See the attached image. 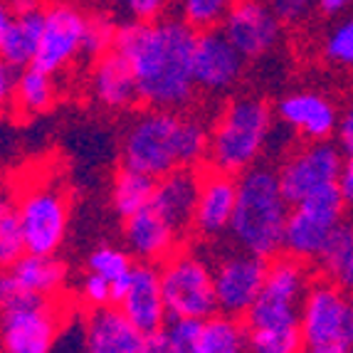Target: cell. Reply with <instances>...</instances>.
I'll return each mask as SVG.
<instances>
[{
	"label": "cell",
	"instance_id": "cell-10",
	"mask_svg": "<svg viewBox=\"0 0 353 353\" xmlns=\"http://www.w3.org/2000/svg\"><path fill=\"white\" fill-rule=\"evenodd\" d=\"M62 314L52 299L25 296L0 312V353H52Z\"/></svg>",
	"mask_w": 353,
	"mask_h": 353
},
{
	"label": "cell",
	"instance_id": "cell-39",
	"mask_svg": "<svg viewBox=\"0 0 353 353\" xmlns=\"http://www.w3.org/2000/svg\"><path fill=\"white\" fill-rule=\"evenodd\" d=\"M15 84H18L15 67L0 57V112H6L10 101H15Z\"/></svg>",
	"mask_w": 353,
	"mask_h": 353
},
{
	"label": "cell",
	"instance_id": "cell-48",
	"mask_svg": "<svg viewBox=\"0 0 353 353\" xmlns=\"http://www.w3.org/2000/svg\"><path fill=\"white\" fill-rule=\"evenodd\" d=\"M348 299H351V309H353V289L348 292Z\"/></svg>",
	"mask_w": 353,
	"mask_h": 353
},
{
	"label": "cell",
	"instance_id": "cell-20",
	"mask_svg": "<svg viewBox=\"0 0 353 353\" xmlns=\"http://www.w3.org/2000/svg\"><path fill=\"white\" fill-rule=\"evenodd\" d=\"M201 178L195 168H176L156 178V190H153L151 208L161 218L168 220L178 232L193 228L195 205H198V193H201Z\"/></svg>",
	"mask_w": 353,
	"mask_h": 353
},
{
	"label": "cell",
	"instance_id": "cell-42",
	"mask_svg": "<svg viewBox=\"0 0 353 353\" xmlns=\"http://www.w3.org/2000/svg\"><path fill=\"white\" fill-rule=\"evenodd\" d=\"M339 188H341L346 208L348 210H353V153L351 156H346V161H343V171H341V178H339Z\"/></svg>",
	"mask_w": 353,
	"mask_h": 353
},
{
	"label": "cell",
	"instance_id": "cell-34",
	"mask_svg": "<svg viewBox=\"0 0 353 353\" xmlns=\"http://www.w3.org/2000/svg\"><path fill=\"white\" fill-rule=\"evenodd\" d=\"M28 252L23 230H20L15 210L0 223V270H10L23 254Z\"/></svg>",
	"mask_w": 353,
	"mask_h": 353
},
{
	"label": "cell",
	"instance_id": "cell-1",
	"mask_svg": "<svg viewBox=\"0 0 353 353\" xmlns=\"http://www.w3.org/2000/svg\"><path fill=\"white\" fill-rule=\"evenodd\" d=\"M195 30L183 20H148L119 28L114 50L134 72L139 99L151 109H183L195 97Z\"/></svg>",
	"mask_w": 353,
	"mask_h": 353
},
{
	"label": "cell",
	"instance_id": "cell-13",
	"mask_svg": "<svg viewBox=\"0 0 353 353\" xmlns=\"http://www.w3.org/2000/svg\"><path fill=\"white\" fill-rule=\"evenodd\" d=\"M89 18L72 3H54L45 10L40 48L32 67L57 74L84 52V32Z\"/></svg>",
	"mask_w": 353,
	"mask_h": 353
},
{
	"label": "cell",
	"instance_id": "cell-5",
	"mask_svg": "<svg viewBox=\"0 0 353 353\" xmlns=\"http://www.w3.org/2000/svg\"><path fill=\"white\" fill-rule=\"evenodd\" d=\"M272 129V109L252 94L232 97L210 131L208 161L215 171L240 176L262 159Z\"/></svg>",
	"mask_w": 353,
	"mask_h": 353
},
{
	"label": "cell",
	"instance_id": "cell-8",
	"mask_svg": "<svg viewBox=\"0 0 353 353\" xmlns=\"http://www.w3.org/2000/svg\"><path fill=\"white\" fill-rule=\"evenodd\" d=\"M346 201L341 188L329 185L319 193L306 195L304 201L289 208L284 228V250L301 262H314L321 254L326 240L346 218Z\"/></svg>",
	"mask_w": 353,
	"mask_h": 353
},
{
	"label": "cell",
	"instance_id": "cell-21",
	"mask_svg": "<svg viewBox=\"0 0 353 353\" xmlns=\"http://www.w3.org/2000/svg\"><path fill=\"white\" fill-rule=\"evenodd\" d=\"M87 353H141L143 334L117 306L92 309L84 319Z\"/></svg>",
	"mask_w": 353,
	"mask_h": 353
},
{
	"label": "cell",
	"instance_id": "cell-15",
	"mask_svg": "<svg viewBox=\"0 0 353 353\" xmlns=\"http://www.w3.org/2000/svg\"><path fill=\"white\" fill-rule=\"evenodd\" d=\"M245 74V57L223 30H205L198 35L193 50V79L195 89L205 94H228L240 84Z\"/></svg>",
	"mask_w": 353,
	"mask_h": 353
},
{
	"label": "cell",
	"instance_id": "cell-27",
	"mask_svg": "<svg viewBox=\"0 0 353 353\" xmlns=\"http://www.w3.org/2000/svg\"><path fill=\"white\" fill-rule=\"evenodd\" d=\"M54 101V82L52 74L40 67H25L15 84V106L28 117L48 112Z\"/></svg>",
	"mask_w": 353,
	"mask_h": 353
},
{
	"label": "cell",
	"instance_id": "cell-26",
	"mask_svg": "<svg viewBox=\"0 0 353 353\" xmlns=\"http://www.w3.org/2000/svg\"><path fill=\"white\" fill-rule=\"evenodd\" d=\"M153 190H156V178L146 176L141 171H134L124 165L117 173L112 183V205L121 218H129L134 212L143 210L151 203Z\"/></svg>",
	"mask_w": 353,
	"mask_h": 353
},
{
	"label": "cell",
	"instance_id": "cell-38",
	"mask_svg": "<svg viewBox=\"0 0 353 353\" xmlns=\"http://www.w3.org/2000/svg\"><path fill=\"white\" fill-rule=\"evenodd\" d=\"M119 6L134 23H148L161 18L168 0H119Z\"/></svg>",
	"mask_w": 353,
	"mask_h": 353
},
{
	"label": "cell",
	"instance_id": "cell-2",
	"mask_svg": "<svg viewBox=\"0 0 353 353\" xmlns=\"http://www.w3.org/2000/svg\"><path fill=\"white\" fill-rule=\"evenodd\" d=\"M210 131L178 109H148L129 124L121 141L124 165L151 178L176 168H193L208 159Z\"/></svg>",
	"mask_w": 353,
	"mask_h": 353
},
{
	"label": "cell",
	"instance_id": "cell-31",
	"mask_svg": "<svg viewBox=\"0 0 353 353\" xmlns=\"http://www.w3.org/2000/svg\"><path fill=\"white\" fill-rule=\"evenodd\" d=\"M163 331L168 339V353H205L201 319H171Z\"/></svg>",
	"mask_w": 353,
	"mask_h": 353
},
{
	"label": "cell",
	"instance_id": "cell-36",
	"mask_svg": "<svg viewBox=\"0 0 353 353\" xmlns=\"http://www.w3.org/2000/svg\"><path fill=\"white\" fill-rule=\"evenodd\" d=\"M270 6L284 25H299L319 10V0H270Z\"/></svg>",
	"mask_w": 353,
	"mask_h": 353
},
{
	"label": "cell",
	"instance_id": "cell-49",
	"mask_svg": "<svg viewBox=\"0 0 353 353\" xmlns=\"http://www.w3.org/2000/svg\"><path fill=\"white\" fill-rule=\"evenodd\" d=\"M0 188H3V173H0Z\"/></svg>",
	"mask_w": 353,
	"mask_h": 353
},
{
	"label": "cell",
	"instance_id": "cell-3",
	"mask_svg": "<svg viewBox=\"0 0 353 353\" xmlns=\"http://www.w3.org/2000/svg\"><path fill=\"white\" fill-rule=\"evenodd\" d=\"M312 287L306 262L274 257L267 265L265 287L252 304L248 319L250 353H301V301Z\"/></svg>",
	"mask_w": 353,
	"mask_h": 353
},
{
	"label": "cell",
	"instance_id": "cell-44",
	"mask_svg": "<svg viewBox=\"0 0 353 353\" xmlns=\"http://www.w3.org/2000/svg\"><path fill=\"white\" fill-rule=\"evenodd\" d=\"M12 20V8L8 0H0V42H3V35H6L8 25Z\"/></svg>",
	"mask_w": 353,
	"mask_h": 353
},
{
	"label": "cell",
	"instance_id": "cell-23",
	"mask_svg": "<svg viewBox=\"0 0 353 353\" xmlns=\"http://www.w3.org/2000/svg\"><path fill=\"white\" fill-rule=\"evenodd\" d=\"M12 277L28 296L52 299L62 292L67 282V267L54 254H32L25 252L10 267Z\"/></svg>",
	"mask_w": 353,
	"mask_h": 353
},
{
	"label": "cell",
	"instance_id": "cell-11",
	"mask_svg": "<svg viewBox=\"0 0 353 353\" xmlns=\"http://www.w3.org/2000/svg\"><path fill=\"white\" fill-rule=\"evenodd\" d=\"M343 161L346 156L341 146L331 141H309L294 148L277 171L287 201L294 205L304 201L306 195L319 193L329 185H339Z\"/></svg>",
	"mask_w": 353,
	"mask_h": 353
},
{
	"label": "cell",
	"instance_id": "cell-16",
	"mask_svg": "<svg viewBox=\"0 0 353 353\" xmlns=\"http://www.w3.org/2000/svg\"><path fill=\"white\" fill-rule=\"evenodd\" d=\"M277 117L282 126L299 134L306 141H329L339 129V109L331 97L312 89L289 92L279 99Z\"/></svg>",
	"mask_w": 353,
	"mask_h": 353
},
{
	"label": "cell",
	"instance_id": "cell-7",
	"mask_svg": "<svg viewBox=\"0 0 353 353\" xmlns=\"http://www.w3.org/2000/svg\"><path fill=\"white\" fill-rule=\"evenodd\" d=\"M28 252L54 254L70 228V201L54 178H35L20 190L15 205Z\"/></svg>",
	"mask_w": 353,
	"mask_h": 353
},
{
	"label": "cell",
	"instance_id": "cell-6",
	"mask_svg": "<svg viewBox=\"0 0 353 353\" xmlns=\"http://www.w3.org/2000/svg\"><path fill=\"white\" fill-rule=\"evenodd\" d=\"M301 353H353V309L348 292L321 279L301 301Z\"/></svg>",
	"mask_w": 353,
	"mask_h": 353
},
{
	"label": "cell",
	"instance_id": "cell-19",
	"mask_svg": "<svg viewBox=\"0 0 353 353\" xmlns=\"http://www.w3.org/2000/svg\"><path fill=\"white\" fill-rule=\"evenodd\" d=\"M124 240L129 252L141 262H163L178 250L181 232L168 220H163L148 203L143 210L124 220Z\"/></svg>",
	"mask_w": 353,
	"mask_h": 353
},
{
	"label": "cell",
	"instance_id": "cell-43",
	"mask_svg": "<svg viewBox=\"0 0 353 353\" xmlns=\"http://www.w3.org/2000/svg\"><path fill=\"white\" fill-rule=\"evenodd\" d=\"M353 8V0H319V10L324 15H341Z\"/></svg>",
	"mask_w": 353,
	"mask_h": 353
},
{
	"label": "cell",
	"instance_id": "cell-29",
	"mask_svg": "<svg viewBox=\"0 0 353 353\" xmlns=\"http://www.w3.org/2000/svg\"><path fill=\"white\" fill-rule=\"evenodd\" d=\"M248 346V331L228 314H212L203 321V348L205 353H225Z\"/></svg>",
	"mask_w": 353,
	"mask_h": 353
},
{
	"label": "cell",
	"instance_id": "cell-18",
	"mask_svg": "<svg viewBox=\"0 0 353 353\" xmlns=\"http://www.w3.org/2000/svg\"><path fill=\"white\" fill-rule=\"evenodd\" d=\"M237 201V178L223 171H208L201 178V193L193 215V230L201 237H218L230 230Z\"/></svg>",
	"mask_w": 353,
	"mask_h": 353
},
{
	"label": "cell",
	"instance_id": "cell-40",
	"mask_svg": "<svg viewBox=\"0 0 353 353\" xmlns=\"http://www.w3.org/2000/svg\"><path fill=\"white\" fill-rule=\"evenodd\" d=\"M25 292L18 287L15 277H12L10 270H0V312L8 309V306L18 304L20 299H25Z\"/></svg>",
	"mask_w": 353,
	"mask_h": 353
},
{
	"label": "cell",
	"instance_id": "cell-14",
	"mask_svg": "<svg viewBox=\"0 0 353 353\" xmlns=\"http://www.w3.org/2000/svg\"><path fill=\"white\" fill-rule=\"evenodd\" d=\"M282 28L270 0H237L223 20V35L245 59L270 54L282 40Z\"/></svg>",
	"mask_w": 353,
	"mask_h": 353
},
{
	"label": "cell",
	"instance_id": "cell-46",
	"mask_svg": "<svg viewBox=\"0 0 353 353\" xmlns=\"http://www.w3.org/2000/svg\"><path fill=\"white\" fill-rule=\"evenodd\" d=\"M12 12H23V10H32V8H40L37 0H10Z\"/></svg>",
	"mask_w": 353,
	"mask_h": 353
},
{
	"label": "cell",
	"instance_id": "cell-9",
	"mask_svg": "<svg viewBox=\"0 0 353 353\" xmlns=\"http://www.w3.org/2000/svg\"><path fill=\"white\" fill-rule=\"evenodd\" d=\"M161 289L168 316L173 319H210L218 314L212 270L195 252H173L161 267Z\"/></svg>",
	"mask_w": 353,
	"mask_h": 353
},
{
	"label": "cell",
	"instance_id": "cell-22",
	"mask_svg": "<svg viewBox=\"0 0 353 353\" xmlns=\"http://www.w3.org/2000/svg\"><path fill=\"white\" fill-rule=\"evenodd\" d=\"M89 87H92V97L109 112H124V109H131L136 101H141L134 72L124 54L117 50L97 59L92 77H89Z\"/></svg>",
	"mask_w": 353,
	"mask_h": 353
},
{
	"label": "cell",
	"instance_id": "cell-32",
	"mask_svg": "<svg viewBox=\"0 0 353 353\" xmlns=\"http://www.w3.org/2000/svg\"><path fill=\"white\" fill-rule=\"evenodd\" d=\"M324 57L331 65L353 70V18H343L326 32Z\"/></svg>",
	"mask_w": 353,
	"mask_h": 353
},
{
	"label": "cell",
	"instance_id": "cell-17",
	"mask_svg": "<svg viewBox=\"0 0 353 353\" xmlns=\"http://www.w3.org/2000/svg\"><path fill=\"white\" fill-rule=\"evenodd\" d=\"M117 304L141 334H153V331L163 329L168 309H165L163 289H161L159 267L148 265V262L134 265V272H131Z\"/></svg>",
	"mask_w": 353,
	"mask_h": 353
},
{
	"label": "cell",
	"instance_id": "cell-41",
	"mask_svg": "<svg viewBox=\"0 0 353 353\" xmlns=\"http://www.w3.org/2000/svg\"><path fill=\"white\" fill-rule=\"evenodd\" d=\"M336 139H339V146H341L343 156H351L353 153V99L348 101V106L343 109L341 119H339Z\"/></svg>",
	"mask_w": 353,
	"mask_h": 353
},
{
	"label": "cell",
	"instance_id": "cell-45",
	"mask_svg": "<svg viewBox=\"0 0 353 353\" xmlns=\"http://www.w3.org/2000/svg\"><path fill=\"white\" fill-rule=\"evenodd\" d=\"M12 210H15V208H12L10 195H8V193H3V190H0V223H3V220H6Z\"/></svg>",
	"mask_w": 353,
	"mask_h": 353
},
{
	"label": "cell",
	"instance_id": "cell-4",
	"mask_svg": "<svg viewBox=\"0 0 353 353\" xmlns=\"http://www.w3.org/2000/svg\"><path fill=\"white\" fill-rule=\"evenodd\" d=\"M292 203L279 183V173L267 165H252L237 178V201L230 235L240 250L262 259L277 257L284 250V228H287Z\"/></svg>",
	"mask_w": 353,
	"mask_h": 353
},
{
	"label": "cell",
	"instance_id": "cell-25",
	"mask_svg": "<svg viewBox=\"0 0 353 353\" xmlns=\"http://www.w3.org/2000/svg\"><path fill=\"white\" fill-rule=\"evenodd\" d=\"M316 262L329 282L351 292L353 289V223L343 220L334 230V235L326 240Z\"/></svg>",
	"mask_w": 353,
	"mask_h": 353
},
{
	"label": "cell",
	"instance_id": "cell-47",
	"mask_svg": "<svg viewBox=\"0 0 353 353\" xmlns=\"http://www.w3.org/2000/svg\"><path fill=\"white\" fill-rule=\"evenodd\" d=\"M225 353H248L245 348H235V351H225Z\"/></svg>",
	"mask_w": 353,
	"mask_h": 353
},
{
	"label": "cell",
	"instance_id": "cell-37",
	"mask_svg": "<svg viewBox=\"0 0 353 353\" xmlns=\"http://www.w3.org/2000/svg\"><path fill=\"white\" fill-rule=\"evenodd\" d=\"M52 353H87L84 321H67V324L59 329Z\"/></svg>",
	"mask_w": 353,
	"mask_h": 353
},
{
	"label": "cell",
	"instance_id": "cell-35",
	"mask_svg": "<svg viewBox=\"0 0 353 353\" xmlns=\"http://www.w3.org/2000/svg\"><path fill=\"white\" fill-rule=\"evenodd\" d=\"M79 296L87 306L92 309H101V306L114 304V287L106 279H101L94 272H87L79 284Z\"/></svg>",
	"mask_w": 353,
	"mask_h": 353
},
{
	"label": "cell",
	"instance_id": "cell-28",
	"mask_svg": "<svg viewBox=\"0 0 353 353\" xmlns=\"http://www.w3.org/2000/svg\"><path fill=\"white\" fill-rule=\"evenodd\" d=\"M87 272H94L101 279L114 287V301H119L121 292H124L126 282H129L131 272H134V262H131V252L112 248V245H101L87 259Z\"/></svg>",
	"mask_w": 353,
	"mask_h": 353
},
{
	"label": "cell",
	"instance_id": "cell-24",
	"mask_svg": "<svg viewBox=\"0 0 353 353\" xmlns=\"http://www.w3.org/2000/svg\"><path fill=\"white\" fill-rule=\"evenodd\" d=\"M42 23H45V10H40V8L12 12V20L3 35V42H0V57L15 70L32 65L37 48H40Z\"/></svg>",
	"mask_w": 353,
	"mask_h": 353
},
{
	"label": "cell",
	"instance_id": "cell-33",
	"mask_svg": "<svg viewBox=\"0 0 353 353\" xmlns=\"http://www.w3.org/2000/svg\"><path fill=\"white\" fill-rule=\"evenodd\" d=\"M117 32L119 28L104 15H94L89 18L87 32H84V52L87 57L99 59L101 54L112 52V48L117 45Z\"/></svg>",
	"mask_w": 353,
	"mask_h": 353
},
{
	"label": "cell",
	"instance_id": "cell-30",
	"mask_svg": "<svg viewBox=\"0 0 353 353\" xmlns=\"http://www.w3.org/2000/svg\"><path fill=\"white\" fill-rule=\"evenodd\" d=\"M237 0H178L181 20L193 30H215L223 25L225 15L232 10Z\"/></svg>",
	"mask_w": 353,
	"mask_h": 353
},
{
	"label": "cell",
	"instance_id": "cell-12",
	"mask_svg": "<svg viewBox=\"0 0 353 353\" xmlns=\"http://www.w3.org/2000/svg\"><path fill=\"white\" fill-rule=\"evenodd\" d=\"M265 277L267 259L245 252V250L225 254L212 270L218 312L235 319L245 316L265 287Z\"/></svg>",
	"mask_w": 353,
	"mask_h": 353
}]
</instances>
